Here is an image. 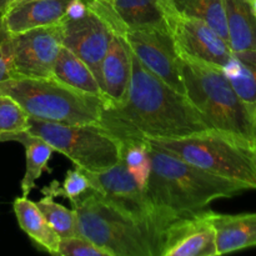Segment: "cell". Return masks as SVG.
Returning <instances> with one entry per match:
<instances>
[{
  "label": "cell",
  "mask_w": 256,
  "mask_h": 256,
  "mask_svg": "<svg viewBox=\"0 0 256 256\" xmlns=\"http://www.w3.org/2000/svg\"><path fill=\"white\" fill-rule=\"evenodd\" d=\"M132 79V50L124 38L115 32L102 62V86L108 104L122 102Z\"/></svg>",
  "instance_id": "9a60e30c"
},
{
  "label": "cell",
  "mask_w": 256,
  "mask_h": 256,
  "mask_svg": "<svg viewBox=\"0 0 256 256\" xmlns=\"http://www.w3.org/2000/svg\"><path fill=\"white\" fill-rule=\"evenodd\" d=\"M159 256H216L212 210L178 218L165 226L158 245Z\"/></svg>",
  "instance_id": "7c38bea8"
},
{
  "label": "cell",
  "mask_w": 256,
  "mask_h": 256,
  "mask_svg": "<svg viewBox=\"0 0 256 256\" xmlns=\"http://www.w3.org/2000/svg\"><path fill=\"white\" fill-rule=\"evenodd\" d=\"M245 2H248V0H245Z\"/></svg>",
  "instance_id": "e575fe53"
},
{
  "label": "cell",
  "mask_w": 256,
  "mask_h": 256,
  "mask_svg": "<svg viewBox=\"0 0 256 256\" xmlns=\"http://www.w3.org/2000/svg\"><path fill=\"white\" fill-rule=\"evenodd\" d=\"M62 48L59 22L12 34L14 78H52Z\"/></svg>",
  "instance_id": "8fae6325"
},
{
  "label": "cell",
  "mask_w": 256,
  "mask_h": 256,
  "mask_svg": "<svg viewBox=\"0 0 256 256\" xmlns=\"http://www.w3.org/2000/svg\"><path fill=\"white\" fill-rule=\"evenodd\" d=\"M146 142L199 169L256 189V152L215 130L172 139H146Z\"/></svg>",
  "instance_id": "5b68a950"
},
{
  "label": "cell",
  "mask_w": 256,
  "mask_h": 256,
  "mask_svg": "<svg viewBox=\"0 0 256 256\" xmlns=\"http://www.w3.org/2000/svg\"><path fill=\"white\" fill-rule=\"evenodd\" d=\"M248 4H249L250 9H252V14H254V16L256 18V0H248Z\"/></svg>",
  "instance_id": "4dcf8cb0"
},
{
  "label": "cell",
  "mask_w": 256,
  "mask_h": 256,
  "mask_svg": "<svg viewBox=\"0 0 256 256\" xmlns=\"http://www.w3.org/2000/svg\"><path fill=\"white\" fill-rule=\"evenodd\" d=\"M254 115H255V120H256V106H255V109H254Z\"/></svg>",
  "instance_id": "836d02e7"
},
{
  "label": "cell",
  "mask_w": 256,
  "mask_h": 256,
  "mask_svg": "<svg viewBox=\"0 0 256 256\" xmlns=\"http://www.w3.org/2000/svg\"><path fill=\"white\" fill-rule=\"evenodd\" d=\"M90 190H92L90 180L82 172V170H80L79 168H75V169L69 170L65 174V179L62 184L54 180L50 185L42 188V194L50 195L52 198H64V199L69 200L72 205L80 198L88 194Z\"/></svg>",
  "instance_id": "484cf974"
},
{
  "label": "cell",
  "mask_w": 256,
  "mask_h": 256,
  "mask_svg": "<svg viewBox=\"0 0 256 256\" xmlns=\"http://www.w3.org/2000/svg\"><path fill=\"white\" fill-rule=\"evenodd\" d=\"M16 0H0V16L5 14L14 5Z\"/></svg>",
  "instance_id": "f546056e"
},
{
  "label": "cell",
  "mask_w": 256,
  "mask_h": 256,
  "mask_svg": "<svg viewBox=\"0 0 256 256\" xmlns=\"http://www.w3.org/2000/svg\"><path fill=\"white\" fill-rule=\"evenodd\" d=\"M169 2L176 14L202 20L229 42L224 0H169Z\"/></svg>",
  "instance_id": "603a6c76"
},
{
  "label": "cell",
  "mask_w": 256,
  "mask_h": 256,
  "mask_svg": "<svg viewBox=\"0 0 256 256\" xmlns=\"http://www.w3.org/2000/svg\"><path fill=\"white\" fill-rule=\"evenodd\" d=\"M179 56L185 95L208 126L256 152L254 110L240 99L222 68L186 55Z\"/></svg>",
  "instance_id": "3957f363"
},
{
  "label": "cell",
  "mask_w": 256,
  "mask_h": 256,
  "mask_svg": "<svg viewBox=\"0 0 256 256\" xmlns=\"http://www.w3.org/2000/svg\"><path fill=\"white\" fill-rule=\"evenodd\" d=\"M120 159L144 189L152 169L149 142L144 139L120 140Z\"/></svg>",
  "instance_id": "cb8c5ba5"
},
{
  "label": "cell",
  "mask_w": 256,
  "mask_h": 256,
  "mask_svg": "<svg viewBox=\"0 0 256 256\" xmlns=\"http://www.w3.org/2000/svg\"><path fill=\"white\" fill-rule=\"evenodd\" d=\"M82 172L92 182V190L100 199L142 228L150 235L158 256V242L152 205L144 189L132 176L125 162L120 159L114 166L104 172H90L82 170Z\"/></svg>",
  "instance_id": "ba28073f"
},
{
  "label": "cell",
  "mask_w": 256,
  "mask_h": 256,
  "mask_svg": "<svg viewBox=\"0 0 256 256\" xmlns=\"http://www.w3.org/2000/svg\"><path fill=\"white\" fill-rule=\"evenodd\" d=\"M20 229L30 238L39 249L58 255L60 236L54 232L34 202L26 196L16 198L12 204Z\"/></svg>",
  "instance_id": "ac0fdd59"
},
{
  "label": "cell",
  "mask_w": 256,
  "mask_h": 256,
  "mask_svg": "<svg viewBox=\"0 0 256 256\" xmlns=\"http://www.w3.org/2000/svg\"><path fill=\"white\" fill-rule=\"evenodd\" d=\"M28 132L85 172H104L120 160V140L100 125H64L29 118Z\"/></svg>",
  "instance_id": "52a82bcc"
},
{
  "label": "cell",
  "mask_w": 256,
  "mask_h": 256,
  "mask_svg": "<svg viewBox=\"0 0 256 256\" xmlns=\"http://www.w3.org/2000/svg\"><path fill=\"white\" fill-rule=\"evenodd\" d=\"M12 34L5 25L4 18L0 16V82L12 79Z\"/></svg>",
  "instance_id": "f1b7e54d"
},
{
  "label": "cell",
  "mask_w": 256,
  "mask_h": 256,
  "mask_svg": "<svg viewBox=\"0 0 256 256\" xmlns=\"http://www.w3.org/2000/svg\"><path fill=\"white\" fill-rule=\"evenodd\" d=\"M72 210L76 215L78 235L112 256H156L150 235L92 190L74 202Z\"/></svg>",
  "instance_id": "8992f818"
},
{
  "label": "cell",
  "mask_w": 256,
  "mask_h": 256,
  "mask_svg": "<svg viewBox=\"0 0 256 256\" xmlns=\"http://www.w3.org/2000/svg\"><path fill=\"white\" fill-rule=\"evenodd\" d=\"M40 212L48 220L50 226L60 238L75 236L76 230V215L74 210L58 204L54 198L50 195H44L38 202H35Z\"/></svg>",
  "instance_id": "d4e9b609"
},
{
  "label": "cell",
  "mask_w": 256,
  "mask_h": 256,
  "mask_svg": "<svg viewBox=\"0 0 256 256\" xmlns=\"http://www.w3.org/2000/svg\"><path fill=\"white\" fill-rule=\"evenodd\" d=\"M96 2H104V4H110V2H112V0H96Z\"/></svg>",
  "instance_id": "d6a6232c"
},
{
  "label": "cell",
  "mask_w": 256,
  "mask_h": 256,
  "mask_svg": "<svg viewBox=\"0 0 256 256\" xmlns=\"http://www.w3.org/2000/svg\"><path fill=\"white\" fill-rule=\"evenodd\" d=\"M70 2L72 0H32L12 6L2 18L10 34H19L60 22L66 15Z\"/></svg>",
  "instance_id": "e0dca14e"
},
{
  "label": "cell",
  "mask_w": 256,
  "mask_h": 256,
  "mask_svg": "<svg viewBox=\"0 0 256 256\" xmlns=\"http://www.w3.org/2000/svg\"><path fill=\"white\" fill-rule=\"evenodd\" d=\"M232 52L256 50V18L245 0H224Z\"/></svg>",
  "instance_id": "ffe728a7"
},
{
  "label": "cell",
  "mask_w": 256,
  "mask_h": 256,
  "mask_svg": "<svg viewBox=\"0 0 256 256\" xmlns=\"http://www.w3.org/2000/svg\"><path fill=\"white\" fill-rule=\"evenodd\" d=\"M32 2V0H16V2H14V5H12V6H15V5H19V4H22V2ZM12 8H10V9H12Z\"/></svg>",
  "instance_id": "1f68e13d"
},
{
  "label": "cell",
  "mask_w": 256,
  "mask_h": 256,
  "mask_svg": "<svg viewBox=\"0 0 256 256\" xmlns=\"http://www.w3.org/2000/svg\"><path fill=\"white\" fill-rule=\"evenodd\" d=\"M0 92L15 100L29 118L64 125H99L108 104L55 78H14L0 82Z\"/></svg>",
  "instance_id": "277c9868"
},
{
  "label": "cell",
  "mask_w": 256,
  "mask_h": 256,
  "mask_svg": "<svg viewBox=\"0 0 256 256\" xmlns=\"http://www.w3.org/2000/svg\"><path fill=\"white\" fill-rule=\"evenodd\" d=\"M116 32L145 68L185 95L179 52L169 28H124Z\"/></svg>",
  "instance_id": "30bf717a"
},
{
  "label": "cell",
  "mask_w": 256,
  "mask_h": 256,
  "mask_svg": "<svg viewBox=\"0 0 256 256\" xmlns=\"http://www.w3.org/2000/svg\"><path fill=\"white\" fill-rule=\"evenodd\" d=\"M169 26L179 54L219 68L232 58L229 42L202 20L175 14Z\"/></svg>",
  "instance_id": "4fadbf2b"
},
{
  "label": "cell",
  "mask_w": 256,
  "mask_h": 256,
  "mask_svg": "<svg viewBox=\"0 0 256 256\" xmlns=\"http://www.w3.org/2000/svg\"><path fill=\"white\" fill-rule=\"evenodd\" d=\"M216 255L256 246V212L219 214L212 212Z\"/></svg>",
  "instance_id": "2e32d148"
},
{
  "label": "cell",
  "mask_w": 256,
  "mask_h": 256,
  "mask_svg": "<svg viewBox=\"0 0 256 256\" xmlns=\"http://www.w3.org/2000/svg\"><path fill=\"white\" fill-rule=\"evenodd\" d=\"M99 125L119 140L172 139L212 130L186 95L145 68L132 52L126 96L105 105Z\"/></svg>",
  "instance_id": "6da1fadb"
},
{
  "label": "cell",
  "mask_w": 256,
  "mask_h": 256,
  "mask_svg": "<svg viewBox=\"0 0 256 256\" xmlns=\"http://www.w3.org/2000/svg\"><path fill=\"white\" fill-rule=\"evenodd\" d=\"M59 256H112L106 250L98 246L90 240L75 235V236L60 238Z\"/></svg>",
  "instance_id": "83f0119b"
},
{
  "label": "cell",
  "mask_w": 256,
  "mask_h": 256,
  "mask_svg": "<svg viewBox=\"0 0 256 256\" xmlns=\"http://www.w3.org/2000/svg\"><path fill=\"white\" fill-rule=\"evenodd\" d=\"M84 2H86V9L82 14L75 18L65 15L59 22L62 26V46L74 52L90 68L100 85L102 62L115 32L99 9L89 0Z\"/></svg>",
  "instance_id": "9c48e42d"
},
{
  "label": "cell",
  "mask_w": 256,
  "mask_h": 256,
  "mask_svg": "<svg viewBox=\"0 0 256 256\" xmlns=\"http://www.w3.org/2000/svg\"><path fill=\"white\" fill-rule=\"evenodd\" d=\"M52 78L80 92L96 95L108 102L96 78L90 68L65 46L62 48L52 69Z\"/></svg>",
  "instance_id": "44dd1931"
},
{
  "label": "cell",
  "mask_w": 256,
  "mask_h": 256,
  "mask_svg": "<svg viewBox=\"0 0 256 256\" xmlns=\"http://www.w3.org/2000/svg\"><path fill=\"white\" fill-rule=\"evenodd\" d=\"M222 69L240 99L254 110L256 106V50L232 52L230 62Z\"/></svg>",
  "instance_id": "7402d4cb"
},
{
  "label": "cell",
  "mask_w": 256,
  "mask_h": 256,
  "mask_svg": "<svg viewBox=\"0 0 256 256\" xmlns=\"http://www.w3.org/2000/svg\"><path fill=\"white\" fill-rule=\"evenodd\" d=\"M29 129V115L9 95L0 92V142L2 138Z\"/></svg>",
  "instance_id": "4316f807"
},
{
  "label": "cell",
  "mask_w": 256,
  "mask_h": 256,
  "mask_svg": "<svg viewBox=\"0 0 256 256\" xmlns=\"http://www.w3.org/2000/svg\"><path fill=\"white\" fill-rule=\"evenodd\" d=\"M96 8L109 20L114 32L124 28H169L176 12L169 0H112L96 2Z\"/></svg>",
  "instance_id": "5bb4252c"
},
{
  "label": "cell",
  "mask_w": 256,
  "mask_h": 256,
  "mask_svg": "<svg viewBox=\"0 0 256 256\" xmlns=\"http://www.w3.org/2000/svg\"><path fill=\"white\" fill-rule=\"evenodd\" d=\"M2 142H18L24 146L26 166L24 178L20 182V189L22 196L28 198L32 190L36 188V180L42 176V172L49 170L48 162L54 152V149L45 140L28 130L6 135L2 138Z\"/></svg>",
  "instance_id": "d6986e66"
},
{
  "label": "cell",
  "mask_w": 256,
  "mask_h": 256,
  "mask_svg": "<svg viewBox=\"0 0 256 256\" xmlns=\"http://www.w3.org/2000/svg\"><path fill=\"white\" fill-rule=\"evenodd\" d=\"M150 159L152 169L144 192L154 212L158 245L162 230L172 220L202 212L214 200L252 190L244 182L199 169L152 144Z\"/></svg>",
  "instance_id": "7a4b0ae2"
}]
</instances>
